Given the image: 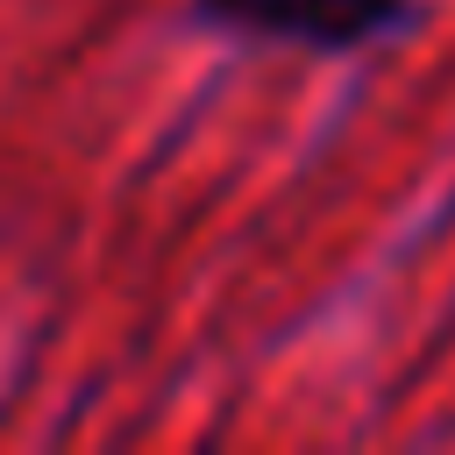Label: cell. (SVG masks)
<instances>
[{
  "label": "cell",
  "instance_id": "cell-1",
  "mask_svg": "<svg viewBox=\"0 0 455 455\" xmlns=\"http://www.w3.org/2000/svg\"><path fill=\"white\" fill-rule=\"evenodd\" d=\"M199 28L256 50H306V57H355L384 50L419 21V0H192Z\"/></svg>",
  "mask_w": 455,
  "mask_h": 455
}]
</instances>
